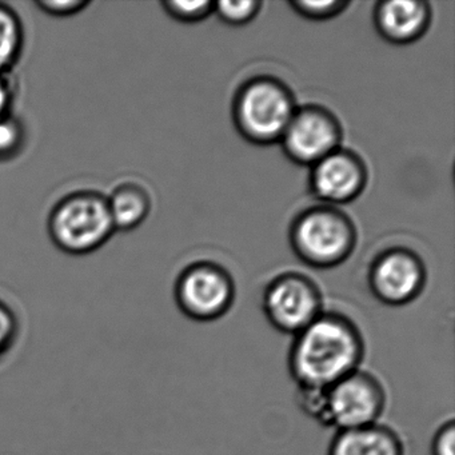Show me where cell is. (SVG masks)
<instances>
[{
	"label": "cell",
	"mask_w": 455,
	"mask_h": 455,
	"mask_svg": "<svg viewBox=\"0 0 455 455\" xmlns=\"http://www.w3.org/2000/svg\"><path fill=\"white\" fill-rule=\"evenodd\" d=\"M366 343L358 324L337 311H323L294 335L289 370L298 388L324 390L361 369Z\"/></svg>",
	"instance_id": "obj_1"
},
{
	"label": "cell",
	"mask_w": 455,
	"mask_h": 455,
	"mask_svg": "<svg viewBox=\"0 0 455 455\" xmlns=\"http://www.w3.org/2000/svg\"><path fill=\"white\" fill-rule=\"evenodd\" d=\"M298 106L290 87L270 76L244 82L233 100V121L239 134L257 146L281 142Z\"/></svg>",
	"instance_id": "obj_2"
},
{
	"label": "cell",
	"mask_w": 455,
	"mask_h": 455,
	"mask_svg": "<svg viewBox=\"0 0 455 455\" xmlns=\"http://www.w3.org/2000/svg\"><path fill=\"white\" fill-rule=\"evenodd\" d=\"M290 244L305 265L319 270L334 268L353 254L356 228L338 207L318 204L303 210L292 220Z\"/></svg>",
	"instance_id": "obj_3"
},
{
	"label": "cell",
	"mask_w": 455,
	"mask_h": 455,
	"mask_svg": "<svg viewBox=\"0 0 455 455\" xmlns=\"http://www.w3.org/2000/svg\"><path fill=\"white\" fill-rule=\"evenodd\" d=\"M47 231L66 254L86 255L100 249L116 233L108 196L97 191L68 194L50 212Z\"/></svg>",
	"instance_id": "obj_4"
},
{
	"label": "cell",
	"mask_w": 455,
	"mask_h": 455,
	"mask_svg": "<svg viewBox=\"0 0 455 455\" xmlns=\"http://www.w3.org/2000/svg\"><path fill=\"white\" fill-rule=\"evenodd\" d=\"M387 403L385 386L366 370L358 369L324 388V426L340 430L379 423Z\"/></svg>",
	"instance_id": "obj_5"
},
{
	"label": "cell",
	"mask_w": 455,
	"mask_h": 455,
	"mask_svg": "<svg viewBox=\"0 0 455 455\" xmlns=\"http://www.w3.org/2000/svg\"><path fill=\"white\" fill-rule=\"evenodd\" d=\"M175 302L188 318L214 322L233 307L235 283L222 266L201 260L188 266L175 282Z\"/></svg>",
	"instance_id": "obj_6"
},
{
	"label": "cell",
	"mask_w": 455,
	"mask_h": 455,
	"mask_svg": "<svg viewBox=\"0 0 455 455\" xmlns=\"http://www.w3.org/2000/svg\"><path fill=\"white\" fill-rule=\"evenodd\" d=\"M262 310L274 329L294 337L323 313V297L310 276L291 271L266 286Z\"/></svg>",
	"instance_id": "obj_7"
},
{
	"label": "cell",
	"mask_w": 455,
	"mask_h": 455,
	"mask_svg": "<svg viewBox=\"0 0 455 455\" xmlns=\"http://www.w3.org/2000/svg\"><path fill=\"white\" fill-rule=\"evenodd\" d=\"M343 130L339 119L322 106L298 108L281 140L292 164L314 166L340 148Z\"/></svg>",
	"instance_id": "obj_8"
},
{
	"label": "cell",
	"mask_w": 455,
	"mask_h": 455,
	"mask_svg": "<svg viewBox=\"0 0 455 455\" xmlns=\"http://www.w3.org/2000/svg\"><path fill=\"white\" fill-rule=\"evenodd\" d=\"M425 263L410 249L393 247L380 252L369 268L370 291L386 306H406L414 302L426 286Z\"/></svg>",
	"instance_id": "obj_9"
},
{
	"label": "cell",
	"mask_w": 455,
	"mask_h": 455,
	"mask_svg": "<svg viewBox=\"0 0 455 455\" xmlns=\"http://www.w3.org/2000/svg\"><path fill=\"white\" fill-rule=\"evenodd\" d=\"M369 180L363 159L351 150L339 148L311 166L310 190L327 206H342L355 201Z\"/></svg>",
	"instance_id": "obj_10"
},
{
	"label": "cell",
	"mask_w": 455,
	"mask_h": 455,
	"mask_svg": "<svg viewBox=\"0 0 455 455\" xmlns=\"http://www.w3.org/2000/svg\"><path fill=\"white\" fill-rule=\"evenodd\" d=\"M431 7L420 0H383L375 6L374 25L388 44L407 46L419 41L430 28Z\"/></svg>",
	"instance_id": "obj_11"
},
{
	"label": "cell",
	"mask_w": 455,
	"mask_h": 455,
	"mask_svg": "<svg viewBox=\"0 0 455 455\" xmlns=\"http://www.w3.org/2000/svg\"><path fill=\"white\" fill-rule=\"evenodd\" d=\"M327 455H406L403 439L382 423L337 431Z\"/></svg>",
	"instance_id": "obj_12"
},
{
	"label": "cell",
	"mask_w": 455,
	"mask_h": 455,
	"mask_svg": "<svg viewBox=\"0 0 455 455\" xmlns=\"http://www.w3.org/2000/svg\"><path fill=\"white\" fill-rule=\"evenodd\" d=\"M108 210L116 231H132L140 228L151 212L148 191L137 183H122L108 196Z\"/></svg>",
	"instance_id": "obj_13"
},
{
	"label": "cell",
	"mask_w": 455,
	"mask_h": 455,
	"mask_svg": "<svg viewBox=\"0 0 455 455\" xmlns=\"http://www.w3.org/2000/svg\"><path fill=\"white\" fill-rule=\"evenodd\" d=\"M25 46V28L18 12L0 4V76H9L20 62Z\"/></svg>",
	"instance_id": "obj_14"
},
{
	"label": "cell",
	"mask_w": 455,
	"mask_h": 455,
	"mask_svg": "<svg viewBox=\"0 0 455 455\" xmlns=\"http://www.w3.org/2000/svg\"><path fill=\"white\" fill-rule=\"evenodd\" d=\"M26 130L22 122L12 114L0 118V162H9L22 153Z\"/></svg>",
	"instance_id": "obj_15"
},
{
	"label": "cell",
	"mask_w": 455,
	"mask_h": 455,
	"mask_svg": "<svg viewBox=\"0 0 455 455\" xmlns=\"http://www.w3.org/2000/svg\"><path fill=\"white\" fill-rule=\"evenodd\" d=\"M289 6L295 14L305 20L322 22L342 14L350 6V2L347 0H291L289 2Z\"/></svg>",
	"instance_id": "obj_16"
},
{
	"label": "cell",
	"mask_w": 455,
	"mask_h": 455,
	"mask_svg": "<svg viewBox=\"0 0 455 455\" xmlns=\"http://www.w3.org/2000/svg\"><path fill=\"white\" fill-rule=\"evenodd\" d=\"M259 0H243V2H214V14L226 25L233 28L249 25L259 14L262 9Z\"/></svg>",
	"instance_id": "obj_17"
},
{
	"label": "cell",
	"mask_w": 455,
	"mask_h": 455,
	"mask_svg": "<svg viewBox=\"0 0 455 455\" xmlns=\"http://www.w3.org/2000/svg\"><path fill=\"white\" fill-rule=\"evenodd\" d=\"M161 6L170 18L188 25L202 22L214 12V2L209 0H166Z\"/></svg>",
	"instance_id": "obj_18"
},
{
	"label": "cell",
	"mask_w": 455,
	"mask_h": 455,
	"mask_svg": "<svg viewBox=\"0 0 455 455\" xmlns=\"http://www.w3.org/2000/svg\"><path fill=\"white\" fill-rule=\"evenodd\" d=\"M20 323L12 308L0 300V356L4 355L17 340Z\"/></svg>",
	"instance_id": "obj_19"
},
{
	"label": "cell",
	"mask_w": 455,
	"mask_h": 455,
	"mask_svg": "<svg viewBox=\"0 0 455 455\" xmlns=\"http://www.w3.org/2000/svg\"><path fill=\"white\" fill-rule=\"evenodd\" d=\"M87 0H38L36 6L44 14L55 18H68L86 10L90 6Z\"/></svg>",
	"instance_id": "obj_20"
},
{
	"label": "cell",
	"mask_w": 455,
	"mask_h": 455,
	"mask_svg": "<svg viewBox=\"0 0 455 455\" xmlns=\"http://www.w3.org/2000/svg\"><path fill=\"white\" fill-rule=\"evenodd\" d=\"M431 455H455V422L446 420L436 428L431 439Z\"/></svg>",
	"instance_id": "obj_21"
},
{
	"label": "cell",
	"mask_w": 455,
	"mask_h": 455,
	"mask_svg": "<svg viewBox=\"0 0 455 455\" xmlns=\"http://www.w3.org/2000/svg\"><path fill=\"white\" fill-rule=\"evenodd\" d=\"M14 97V86H12L9 76H0V118L12 114Z\"/></svg>",
	"instance_id": "obj_22"
}]
</instances>
